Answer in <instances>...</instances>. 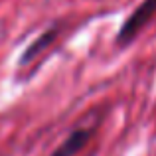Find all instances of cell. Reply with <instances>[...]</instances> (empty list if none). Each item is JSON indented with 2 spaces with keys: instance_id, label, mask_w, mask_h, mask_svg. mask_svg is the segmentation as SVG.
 Returning <instances> with one entry per match:
<instances>
[{
  "instance_id": "cell-1",
  "label": "cell",
  "mask_w": 156,
  "mask_h": 156,
  "mask_svg": "<svg viewBox=\"0 0 156 156\" xmlns=\"http://www.w3.org/2000/svg\"><path fill=\"white\" fill-rule=\"evenodd\" d=\"M154 14H156V0H142L138 4V8H134L133 14L121 26V30L117 34V44L126 46L129 42H133L138 32L150 22V18H154Z\"/></svg>"
},
{
  "instance_id": "cell-2",
  "label": "cell",
  "mask_w": 156,
  "mask_h": 156,
  "mask_svg": "<svg viewBox=\"0 0 156 156\" xmlns=\"http://www.w3.org/2000/svg\"><path fill=\"white\" fill-rule=\"evenodd\" d=\"M91 138V129H75L67 134L63 142L51 152V156H75Z\"/></svg>"
},
{
  "instance_id": "cell-3",
  "label": "cell",
  "mask_w": 156,
  "mask_h": 156,
  "mask_svg": "<svg viewBox=\"0 0 156 156\" xmlns=\"http://www.w3.org/2000/svg\"><path fill=\"white\" fill-rule=\"evenodd\" d=\"M55 36H57V28L55 26H51V28H48L44 34H40L38 38L34 40V42L30 44V46L26 48V51L22 53V57H20V65H28L30 61H34L36 57L40 55L44 50H46L48 46L55 40Z\"/></svg>"
}]
</instances>
